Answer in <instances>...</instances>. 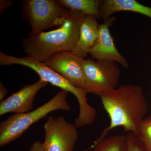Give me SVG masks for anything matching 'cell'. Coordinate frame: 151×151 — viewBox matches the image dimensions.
Returning a JSON list of instances; mask_svg holds the SVG:
<instances>
[{
	"instance_id": "cell-4",
	"label": "cell",
	"mask_w": 151,
	"mask_h": 151,
	"mask_svg": "<svg viewBox=\"0 0 151 151\" xmlns=\"http://www.w3.org/2000/svg\"><path fill=\"white\" fill-rule=\"evenodd\" d=\"M22 18L31 27L29 36L36 35L52 27H59L71 11L54 0H24Z\"/></svg>"
},
{
	"instance_id": "cell-16",
	"label": "cell",
	"mask_w": 151,
	"mask_h": 151,
	"mask_svg": "<svg viewBox=\"0 0 151 151\" xmlns=\"http://www.w3.org/2000/svg\"><path fill=\"white\" fill-rule=\"evenodd\" d=\"M128 142V151H145L137 137L132 133L126 135Z\"/></svg>"
},
{
	"instance_id": "cell-11",
	"label": "cell",
	"mask_w": 151,
	"mask_h": 151,
	"mask_svg": "<svg viewBox=\"0 0 151 151\" xmlns=\"http://www.w3.org/2000/svg\"><path fill=\"white\" fill-rule=\"evenodd\" d=\"M79 37L72 53L81 58H86L99 35L100 24L97 18L81 14Z\"/></svg>"
},
{
	"instance_id": "cell-10",
	"label": "cell",
	"mask_w": 151,
	"mask_h": 151,
	"mask_svg": "<svg viewBox=\"0 0 151 151\" xmlns=\"http://www.w3.org/2000/svg\"><path fill=\"white\" fill-rule=\"evenodd\" d=\"M48 83L40 78L33 84L25 85L0 103V116L9 113L23 114L32 111L34 101L38 92Z\"/></svg>"
},
{
	"instance_id": "cell-1",
	"label": "cell",
	"mask_w": 151,
	"mask_h": 151,
	"mask_svg": "<svg viewBox=\"0 0 151 151\" xmlns=\"http://www.w3.org/2000/svg\"><path fill=\"white\" fill-rule=\"evenodd\" d=\"M100 96L103 108L110 118V124L97 139L106 137L110 131L118 127L137 137L148 111L142 87L135 84H123Z\"/></svg>"
},
{
	"instance_id": "cell-3",
	"label": "cell",
	"mask_w": 151,
	"mask_h": 151,
	"mask_svg": "<svg viewBox=\"0 0 151 151\" xmlns=\"http://www.w3.org/2000/svg\"><path fill=\"white\" fill-rule=\"evenodd\" d=\"M68 92L59 91L49 101L35 110L10 116L0 124V147H3L18 139L32 126L54 111H69Z\"/></svg>"
},
{
	"instance_id": "cell-17",
	"label": "cell",
	"mask_w": 151,
	"mask_h": 151,
	"mask_svg": "<svg viewBox=\"0 0 151 151\" xmlns=\"http://www.w3.org/2000/svg\"><path fill=\"white\" fill-rule=\"evenodd\" d=\"M13 1L9 0H1L0 1V12L2 14L7 9L11 7L13 5Z\"/></svg>"
},
{
	"instance_id": "cell-6",
	"label": "cell",
	"mask_w": 151,
	"mask_h": 151,
	"mask_svg": "<svg viewBox=\"0 0 151 151\" xmlns=\"http://www.w3.org/2000/svg\"><path fill=\"white\" fill-rule=\"evenodd\" d=\"M14 64L29 68L37 73L40 79L73 94L77 99L80 110H85L89 108V105L86 98L87 93L86 91L73 86L44 62L35 60L27 56L17 57L0 52L1 66Z\"/></svg>"
},
{
	"instance_id": "cell-18",
	"label": "cell",
	"mask_w": 151,
	"mask_h": 151,
	"mask_svg": "<svg viewBox=\"0 0 151 151\" xmlns=\"http://www.w3.org/2000/svg\"><path fill=\"white\" fill-rule=\"evenodd\" d=\"M29 151H44L42 142L40 141H36L32 143Z\"/></svg>"
},
{
	"instance_id": "cell-8",
	"label": "cell",
	"mask_w": 151,
	"mask_h": 151,
	"mask_svg": "<svg viewBox=\"0 0 151 151\" xmlns=\"http://www.w3.org/2000/svg\"><path fill=\"white\" fill-rule=\"evenodd\" d=\"M116 19L112 17L100 24L98 37L89 50V54L93 59L115 61L128 69L129 66V63L118 51L110 32L109 28Z\"/></svg>"
},
{
	"instance_id": "cell-2",
	"label": "cell",
	"mask_w": 151,
	"mask_h": 151,
	"mask_svg": "<svg viewBox=\"0 0 151 151\" xmlns=\"http://www.w3.org/2000/svg\"><path fill=\"white\" fill-rule=\"evenodd\" d=\"M81 14L71 11L58 28L23 39L22 45L26 56L44 62L58 53L73 51L79 37Z\"/></svg>"
},
{
	"instance_id": "cell-9",
	"label": "cell",
	"mask_w": 151,
	"mask_h": 151,
	"mask_svg": "<svg viewBox=\"0 0 151 151\" xmlns=\"http://www.w3.org/2000/svg\"><path fill=\"white\" fill-rule=\"evenodd\" d=\"M80 58L72 52H65L55 55L43 62L73 86L85 90V77Z\"/></svg>"
},
{
	"instance_id": "cell-14",
	"label": "cell",
	"mask_w": 151,
	"mask_h": 151,
	"mask_svg": "<svg viewBox=\"0 0 151 151\" xmlns=\"http://www.w3.org/2000/svg\"><path fill=\"white\" fill-rule=\"evenodd\" d=\"M92 151H128L126 135H113L94 141Z\"/></svg>"
},
{
	"instance_id": "cell-7",
	"label": "cell",
	"mask_w": 151,
	"mask_h": 151,
	"mask_svg": "<svg viewBox=\"0 0 151 151\" xmlns=\"http://www.w3.org/2000/svg\"><path fill=\"white\" fill-rule=\"evenodd\" d=\"M44 151H73L78 138V128L62 116H49L43 126Z\"/></svg>"
},
{
	"instance_id": "cell-12",
	"label": "cell",
	"mask_w": 151,
	"mask_h": 151,
	"mask_svg": "<svg viewBox=\"0 0 151 151\" xmlns=\"http://www.w3.org/2000/svg\"><path fill=\"white\" fill-rule=\"evenodd\" d=\"M129 12L142 14L151 19V8L135 0H103L99 9L100 18L106 20L116 13Z\"/></svg>"
},
{
	"instance_id": "cell-15",
	"label": "cell",
	"mask_w": 151,
	"mask_h": 151,
	"mask_svg": "<svg viewBox=\"0 0 151 151\" xmlns=\"http://www.w3.org/2000/svg\"><path fill=\"white\" fill-rule=\"evenodd\" d=\"M137 138L145 151H151V114L141 124Z\"/></svg>"
},
{
	"instance_id": "cell-5",
	"label": "cell",
	"mask_w": 151,
	"mask_h": 151,
	"mask_svg": "<svg viewBox=\"0 0 151 151\" xmlns=\"http://www.w3.org/2000/svg\"><path fill=\"white\" fill-rule=\"evenodd\" d=\"M80 61L85 77L86 93L100 96L116 89L121 76V70L117 62L81 58Z\"/></svg>"
},
{
	"instance_id": "cell-13",
	"label": "cell",
	"mask_w": 151,
	"mask_h": 151,
	"mask_svg": "<svg viewBox=\"0 0 151 151\" xmlns=\"http://www.w3.org/2000/svg\"><path fill=\"white\" fill-rule=\"evenodd\" d=\"M63 7L72 12H78L84 15L100 19L99 9L101 0H56Z\"/></svg>"
},
{
	"instance_id": "cell-19",
	"label": "cell",
	"mask_w": 151,
	"mask_h": 151,
	"mask_svg": "<svg viewBox=\"0 0 151 151\" xmlns=\"http://www.w3.org/2000/svg\"><path fill=\"white\" fill-rule=\"evenodd\" d=\"M7 90L1 82L0 83V100L1 101L4 100L6 94L7 93Z\"/></svg>"
}]
</instances>
